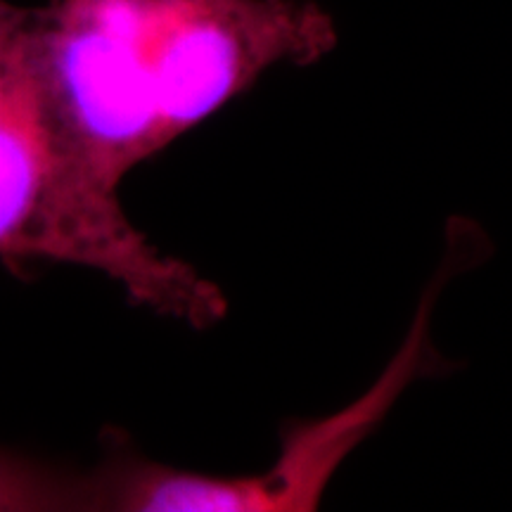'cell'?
I'll return each mask as SVG.
<instances>
[{"label": "cell", "mask_w": 512, "mask_h": 512, "mask_svg": "<svg viewBox=\"0 0 512 512\" xmlns=\"http://www.w3.org/2000/svg\"><path fill=\"white\" fill-rule=\"evenodd\" d=\"M34 17L57 110L117 190L268 72L337 46L311 0H50Z\"/></svg>", "instance_id": "1"}, {"label": "cell", "mask_w": 512, "mask_h": 512, "mask_svg": "<svg viewBox=\"0 0 512 512\" xmlns=\"http://www.w3.org/2000/svg\"><path fill=\"white\" fill-rule=\"evenodd\" d=\"M0 264L105 275L133 306L195 330L228 313L226 294L188 261L159 249L81 152L50 93L34 8L0 0Z\"/></svg>", "instance_id": "2"}, {"label": "cell", "mask_w": 512, "mask_h": 512, "mask_svg": "<svg viewBox=\"0 0 512 512\" xmlns=\"http://www.w3.org/2000/svg\"><path fill=\"white\" fill-rule=\"evenodd\" d=\"M411 347L403 363L335 418L292 430L271 470L254 477H211L155 463L119 437L93 467L95 505L102 512H247L316 510L344 458L389 411L415 373Z\"/></svg>", "instance_id": "3"}, {"label": "cell", "mask_w": 512, "mask_h": 512, "mask_svg": "<svg viewBox=\"0 0 512 512\" xmlns=\"http://www.w3.org/2000/svg\"><path fill=\"white\" fill-rule=\"evenodd\" d=\"M93 512L91 472L43 463L0 446V512Z\"/></svg>", "instance_id": "4"}]
</instances>
